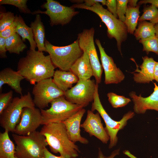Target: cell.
Listing matches in <instances>:
<instances>
[{
  "mask_svg": "<svg viewBox=\"0 0 158 158\" xmlns=\"http://www.w3.org/2000/svg\"><path fill=\"white\" fill-rule=\"evenodd\" d=\"M53 80L61 90L65 92L79 80L78 78L70 71L57 70L55 71Z\"/></svg>",
  "mask_w": 158,
  "mask_h": 158,
  "instance_id": "21",
  "label": "cell"
},
{
  "mask_svg": "<svg viewBox=\"0 0 158 158\" xmlns=\"http://www.w3.org/2000/svg\"><path fill=\"white\" fill-rule=\"evenodd\" d=\"M72 2L77 3V4L81 3L83 5L90 7L93 6L96 3L99 2L101 3L103 5H106V0H71Z\"/></svg>",
  "mask_w": 158,
  "mask_h": 158,
  "instance_id": "36",
  "label": "cell"
},
{
  "mask_svg": "<svg viewBox=\"0 0 158 158\" xmlns=\"http://www.w3.org/2000/svg\"><path fill=\"white\" fill-rule=\"evenodd\" d=\"M108 99L112 107L117 108L125 106L131 102V99L124 96L118 95L113 92L107 94Z\"/></svg>",
  "mask_w": 158,
  "mask_h": 158,
  "instance_id": "29",
  "label": "cell"
},
{
  "mask_svg": "<svg viewBox=\"0 0 158 158\" xmlns=\"http://www.w3.org/2000/svg\"><path fill=\"white\" fill-rule=\"evenodd\" d=\"M154 79L158 83V62H156L154 68Z\"/></svg>",
  "mask_w": 158,
  "mask_h": 158,
  "instance_id": "42",
  "label": "cell"
},
{
  "mask_svg": "<svg viewBox=\"0 0 158 158\" xmlns=\"http://www.w3.org/2000/svg\"><path fill=\"white\" fill-rule=\"evenodd\" d=\"M12 136L16 144L15 156L18 158H43L48 145L45 138L40 132L35 131L26 135L14 133Z\"/></svg>",
  "mask_w": 158,
  "mask_h": 158,
  "instance_id": "4",
  "label": "cell"
},
{
  "mask_svg": "<svg viewBox=\"0 0 158 158\" xmlns=\"http://www.w3.org/2000/svg\"><path fill=\"white\" fill-rule=\"evenodd\" d=\"M15 16L11 12H1L0 14V32L12 24L15 21Z\"/></svg>",
  "mask_w": 158,
  "mask_h": 158,
  "instance_id": "32",
  "label": "cell"
},
{
  "mask_svg": "<svg viewBox=\"0 0 158 158\" xmlns=\"http://www.w3.org/2000/svg\"><path fill=\"white\" fill-rule=\"evenodd\" d=\"M123 153L130 158H137L132 154L128 150H125L123 152Z\"/></svg>",
  "mask_w": 158,
  "mask_h": 158,
  "instance_id": "44",
  "label": "cell"
},
{
  "mask_svg": "<svg viewBox=\"0 0 158 158\" xmlns=\"http://www.w3.org/2000/svg\"><path fill=\"white\" fill-rule=\"evenodd\" d=\"M155 35L158 38V23L154 25Z\"/></svg>",
  "mask_w": 158,
  "mask_h": 158,
  "instance_id": "45",
  "label": "cell"
},
{
  "mask_svg": "<svg viewBox=\"0 0 158 158\" xmlns=\"http://www.w3.org/2000/svg\"><path fill=\"white\" fill-rule=\"evenodd\" d=\"M139 8V5L135 8L128 6L124 23L127 27L128 33L131 34H134L138 23L140 13Z\"/></svg>",
  "mask_w": 158,
  "mask_h": 158,
  "instance_id": "26",
  "label": "cell"
},
{
  "mask_svg": "<svg viewBox=\"0 0 158 158\" xmlns=\"http://www.w3.org/2000/svg\"><path fill=\"white\" fill-rule=\"evenodd\" d=\"M43 158H64L62 156H56L54 155L49 152L47 149L46 147L44 149V154ZM83 158H87L85 157Z\"/></svg>",
  "mask_w": 158,
  "mask_h": 158,
  "instance_id": "40",
  "label": "cell"
},
{
  "mask_svg": "<svg viewBox=\"0 0 158 158\" xmlns=\"http://www.w3.org/2000/svg\"><path fill=\"white\" fill-rule=\"evenodd\" d=\"M85 111V109L83 108L62 122L66 127L70 139L74 143L79 142L82 144H87L89 142L87 139L82 137L80 134V123Z\"/></svg>",
  "mask_w": 158,
  "mask_h": 158,
  "instance_id": "17",
  "label": "cell"
},
{
  "mask_svg": "<svg viewBox=\"0 0 158 158\" xmlns=\"http://www.w3.org/2000/svg\"><path fill=\"white\" fill-rule=\"evenodd\" d=\"M83 52L82 56L75 62L70 70L79 80L90 79L93 76V70L88 56L86 52Z\"/></svg>",
  "mask_w": 158,
  "mask_h": 158,
  "instance_id": "20",
  "label": "cell"
},
{
  "mask_svg": "<svg viewBox=\"0 0 158 158\" xmlns=\"http://www.w3.org/2000/svg\"><path fill=\"white\" fill-rule=\"evenodd\" d=\"M15 21L16 24V33L21 37L24 42L26 39L28 40L30 46V49L35 50L37 45L34 39L32 28L26 25L20 15L15 16Z\"/></svg>",
  "mask_w": 158,
  "mask_h": 158,
  "instance_id": "23",
  "label": "cell"
},
{
  "mask_svg": "<svg viewBox=\"0 0 158 158\" xmlns=\"http://www.w3.org/2000/svg\"><path fill=\"white\" fill-rule=\"evenodd\" d=\"M143 46V51L148 54L150 52L155 53L158 55V38L155 35L144 40H139Z\"/></svg>",
  "mask_w": 158,
  "mask_h": 158,
  "instance_id": "30",
  "label": "cell"
},
{
  "mask_svg": "<svg viewBox=\"0 0 158 158\" xmlns=\"http://www.w3.org/2000/svg\"><path fill=\"white\" fill-rule=\"evenodd\" d=\"M143 62L139 67L133 58L131 59L134 61L137 67L135 71L133 72V79L137 83H149L154 79V72L156 61L152 57L147 56L142 57Z\"/></svg>",
  "mask_w": 158,
  "mask_h": 158,
  "instance_id": "18",
  "label": "cell"
},
{
  "mask_svg": "<svg viewBox=\"0 0 158 158\" xmlns=\"http://www.w3.org/2000/svg\"><path fill=\"white\" fill-rule=\"evenodd\" d=\"M16 33V24L14 21L6 28L4 30L0 32V37L6 38Z\"/></svg>",
  "mask_w": 158,
  "mask_h": 158,
  "instance_id": "35",
  "label": "cell"
},
{
  "mask_svg": "<svg viewBox=\"0 0 158 158\" xmlns=\"http://www.w3.org/2000/svg\"><path fill=\"white\" fill-rule=\"evenodd\" d=\"M32 93L35 105L40 109L47 107L49 104L56 98L64 96L65 92L59 89L50 78L34 85Z\"/></svg>",
  "mask_w": 158,
  "mask_h": 158,
  "instance_id": "11",
  "label": "cell"
},
{
  "mask_svg": "<svg viewBox=\"0 0 158 158\" xmlns=\"http://www.w3.org/2000/svg\"><path fill=\"white\" fill-rule=\"evenodd\" d=\"M13 92L10 90L0 95V114L10 104L13 99Z\"/></svg>",
  "mask_w": 158,
  "mask_h": 158,
  "instance_id": "34",
  "label": "cell"
},
{
  "mask_svg": "<svg viewBox=\"0 0 158 158\" xmlns=\"http://www.w3.org/2000/svg\"><path fill=\"white\" fill-rule=\"evenodd\" d=\"M8 131L0 133V158H15L16 146L10 139Z\"/></svg>",
  "mask_w": 158,
  "mask_h": 158,
  "instance_id": "24",
  "label": "cell"
},
{
  "mask_svg": "<svg viewBox=\"0 0 158 158\" xmlns=\"http://www.w3.org/2000/svg\"><path fill=\"white\" fill-rule=\"evenodd\" d=\"M106 5L107 10L114 16L118 17L117 14V2L116 0H107Z\"/></svg>",
  "mask_w": 158,
  "mask_h": 158,
  "instance_id": "37",
  "label": "cell"
},
{
  "mask_svg": "<svg viewBox=\"0 0 158 158\" xmlns=\"http://www.w3.org/2000/svg\"><path fill=\"white\" fill-rule=\"evenodd\" d=\"M95 42L99 49L102 66L104 71V83L107 85L120 83L124 80V74L117 67L113 58L106 54L100 40L96 39Z\"/></svg>",
  "mask_w": 158,
  "mask_h": 158,
  "instance_id": "14",
  "label": "cell"
},
{
  "mask_svg": "<svg viewBox=\"0 0 158 158\" xmlns=\"http://www.w3.org/2000/svg\"><path fill=\"white\" fill-rule=\"evenodd\" d=\"M55 67L49 55L45 56L42 51L30 49L25 56L20 59L17 71L31 84L35 85L53 77Z\"/></svg>",
  "mask_w": 158,
  "mask_h": 158,
  "instance_id": "1",
  "label": "cell"
},
{
  "mask_svg": "<svg viewBox=\"0 0 158 158\" xmlns=\"http://www.w3.org/2000/svg\"><path fill=\"white\" fill-rule=\"evenodd\" d=\"M150 4L158 8V0H142L138 3V5L140 6L142 4Z\"/></svg>",
  "mask_w": 158,
  "mask_h": 158,
  "instance_id": "41",
  "label": "cell"
},
{
  "mask_svg": "<svg viewBox=\"0 0 158 158\" xmlns=\"http://www.w3.org/2000/svg\"><path fill=\"white\" fill-rule=\"evenodd\" d=\"M44 44L46 52L49 54L53 64L61 71H70L83 53L78 40L68 45L59 47L52 45L45 39Z\"/></svg>",
  "mask_w": 158,
  "mask_h": 158,
  "instance_id": "5",
  "label": "cell"
},
{
  "mask_svg": "<svg viewBox=\"0 0 158 158\" xmlns=\"http://www.w3.org/2000/svg\"><path fill=\"white\" fill-rule=\"evenodd\" d=\"M50 103L51 107L49 109H40L41 125L62 122L83 108L82 106L68 101L64 96L56 98Z\"/></svg>",
  "mask_w": 158,
  "mask_h": 158,
  "instance_id": "8",
  "label": "cell"
},
{
  "mask_svg": "<svg viewBox=\"0 0 158 158\" xmlns=\"http://www.w3.org/2000/svg\"><path fill=\"white\" fill-rule=\"evenodd\" d=\"M27 0H1L0 4L13 5L18 8L19 11L25 13H31L30 10L26 5Z\"/></svg>",
  "mask_w": 158,
  "mask_h": 158,
  "instance_id": "31",
  "label": "cell"
},
{
  "mask_svg": "<svg viewBox=\"0 0 158 158\" xmlns=\"http://www.w3.org/2000/svg\"><path fill=\"white\" fill-rule=\"evenodd\" d=\"M35 106L29 92L20 97L14 98L0 114L1 126L5 130L13 133L16 126L20 121L23 108L25 107H34Z\"/></svg>",
  "mask_w": 158,
  "mask_h": 158,
  "instance_id": "7",
  "label": "cell"
},
{
  "mask_svg": "<svg viewBox=\"0 0 158 158\" xmlns=\"http://www.w3.org/2000/svg\"><path fill=\"white\" fill-rule=\"evenodd\" d=\"M95 29L93 28L85 29L78 35L79 46L83 51L86 52L89 59L93 72V76L96 82L100 83L101 81L103 69L100 64L94 41Z\"/></svg>",
  "mask_w": 158,
  "mask_h": 158,
  "instance_id": "10",
  "label": "cell"
},
{
  "mask_svg": "<svg viewBox=\"0 0 158 158\" xmlns=\"http://www.w3.org/2000/svg\"><path fill=\"white\" fill-rule=\"evenodd\" d=\"M25 79L17 71L10 68H6L0 72V90L5 84H7L16 93L22 95L20 82Z\"/></svg>",
  "mask_w": 158,
  "mask_h": 158,
  "instance_id": "19",
  "label": "cell"
},
{
  "mask_svg": "<svg viewBox=\"0 0 158 158\" xmlns=\"http://www.w3.org/2000/svg\"><path fill=\"white\" fill-rule=\"evenodd\" d=\"M149 20L154 25L158 23V8L151 5L145 7L138 21Z\"/></svg>",
  "mask_w": 158,
  "mask_h": 158,
  "instance_id": "28",
  "label": "cell"
},
{
  "mask_svg": "<svg viewBox=\"0 0 158 158\" xmlns=\"http://www.w3.org/2000/svg\"><path fill=\"white\" fill-rule=\"evenodd\" d=\"M6 38L0 37V57L1 58H7L6 49L5 44Z\"/></svg>",
  "mask_w": 158,
  "mask_h": 158,
  "instance_id": "38",
  "label": "cell"
},
{
  "mask_svg": "<svg viewBox=\"0 0 158 158\" xmlns=\"http://www.w3.org/2000/svg\"><path fill=\"white\" fill-rule=\"evenodd\" d=\"M100 116L98 112L94 114L91 110H88L86 118L81 124L80 127L90 136H94L103 143L107 144L109 140V137L103 126Z\"/></svg>",
  "mask_w": 158,
  "mask_h": 158,
  "instance_id": "15",
  "label": "cell"
},
{
  "mask_svg": "<svg viewBox=\"0 0 158 158\" xmlns=\"http://www.w3.org/2000/svg\"><path fill=\"white\" fill-rule=\"evenodd\" d=\"M15 158H17V157H16L15 156Z\"/></svg>",
  "mask_w": 158,
  "mask_h": 158,
  "instance_id": "46",
  "label": "cell"
},
{
  "mask_svg": "<svg viewBox=\"0 0 158 158\" xmlns=\"http://www.w3.org/2000/svg\"><path fill=\"white\" fill-rule=\"evenodd\" d=\"M41 7L45 9L46 11H42L38 10L33 11L31 14L33 15L41 13L47 15L49 17L50 24L51 26L66 25L71 21L74 16L79 13L72 6L63 5L59 2L54 0H47Z\"/></svg>",
  "mask_w": 158,
  "mask_h": 158,
  "instance_id": "9",
  "label": "cell"
},
{
  "mask_svg": "<svg viewBox=\"0 0 158 158\" xmlns=\"http://www.w3.org/2000/svg\"><path fill=\"white\" fill-rule=\"evenodd\" d=\"M71 6L75 8L88 10L96 14L106 26L108 37L110 39L114 38L116 40L118 49L122 54L121 44L127 40L128 33L124 23L114 16L99 2L90 7L85 6L81 3L74 4Z\"/></svg>",
  "mask_w": 158,
  "mask_h": 158,
  "instance_id": "3",
  "label": "cell"
},
{
  "mask_svg": "<svg viewBox=\"0 0 158 158\" xmlns=\"http://www.w3.org/2000/svg\"><path fill=\"white\" fill-rule=\"evenodd\" d=\"M96 83L94 80H79L64 93L66 100L73 104L87 107L93 101Z\"/></svg>",
  "mask_w": 158,
  "mask_h": 158,
  "instance_id": "12",
  "label": "cell"
},
{
  "mask_svg": "<svg viewBox=\"0 0 158 158\" xmlns=\"http://www.w3.org/2000/svg\"><path fill=\"white\" fill-rule=\"evenodd\" d=\"M153 92L149 96L143 97L141 95L138 96L135 92L131 91L129 96L132 99L134 112L137 114H144L148 110H155L158 112V86L154 83Z\"/></svg>",
  "mask_w": 158,
  "mask_h": 158,
  "instance_id": "16",
  "label": "cell"
},
{
  "mask_svg": "<svg viewBox=\"0 0 158 158\" xmlns=\"http://www.w3.org/2000/svg\"><path fill=\"white\" fill-rule=\"evenodd\" d=\"M30 27L32 30L34 39L38 50L46 52L44 44L45 39L44 27L39 14L36 15L34 21L31 23Z\"/></svg>",
  "mask_w": 158,
  "mask_h": 158,
  "instance_id": "22",
  "label": "cell"
},
{
  "mask_svg": "<svg viewBox=\"0 0 158 158\" xmlns=\"http://www.w3.org/2000/svg\"><path fill=\"white\" fill-rule=\"evenodd\" d=\"M120 152L119 149L115 150L112 152L109 156H106L103 154L100 148H99L97 158H114L116 156L119 154Z\"/></svg>",
  "mask_w": 158,
  "mask_h": 158,
  "instance_id": "39",
  "label": "cell"
},
{
  "mask_svg": "<svg viewBox=\"0 0 158 158\" xmlns=\"http://www.w3.org/2000/svg\"><path fill=\"white\" fill-rule=\"evenodd\" d=\"M40 109L34 107L23 108L20 122L13 133L20 135H26L35 131L41 125Z\"/></svg>",
  "mask_w": 158,
  "mask_h": 158,
  "instance_id": "13",
  "label": "cell"
},
{
  "mask_svg": "<svg viewBox=\"0 0 158 158\" xmlns=\"http://www.w3.org/2000/svg\"><path fill=\"white\" fill-rule=\"evenodd\" d=\"M40 132L45 138L52 152L59 153L64 158H76L79 156V147L70 139L63 123L44 125Z\"/></svg>",
  "mask_w": 158,
  "mask_h": 158,
  "instance_id": "2",
  "label": "cell"
},
{
  "mask_svg": "<svg viewBox=\"0 0 158 158\" xmlns=\"http://www.w3.org/2000/svg\"><path fill=\"white\" fill-rule=\"evenodd\" d=\"M6 49L10 53L19 54L26 48L27 46L17 33L6 38Z\"/></svg>",
  "mask_w": 158,
  "mask_h": 158,
  "instance_id": "27",
  "label": "cell"
},
{
  "mask_svg": "<svg viewBox=\"0 0 158 158\" xmlns=\"http://www.w3.org/2000/svg\"><path fill=\"white\" fill-rule=\"evenodd\" d=\"M128 0H117V14L118 19L124 23Z\"/></svg>",
  "mask_w": 158,
  "mask_h": 158,
  "instance_id": "33",
  "label": "cell"
},
{
  "mask_svg": "<svg viewBox=\"0 0 158 158\" xmlns=\"http://www.w3.org/2000/svg\"><path fill=\"white\" fill-rule=\"evenodd\" d=\"M138 2L137 0H128V7L135 8L138 6L137 3Z\"/></svg>",
  "mask_w": 158,
  "mask_h": 158,
  "instance_id": "43",
  "label": "cell"
},
{
  "mask_svg": "<svg viewBox=\"0 0 158 158\" xmlns=\"http://www.w3.org/2000/svg\"><path fill=\"white\" fill-rule=\"evenodd\" d=\"M154 25L146 21H139L138 28L134 33L137 40H144L154 36Z\"/></svg>",
  "mask_w": 158,
  "mask_h": 158,
  "instance_id": "25",
  "label": "cell"
},
{
  "mask_svg": "<svg viewBox=\"0 0 158 158\" xmlns=\"http://www.w3.org/2000/svg\"><path fill=\"white\" fill-rule=\"evenodd\" d=\"M98 84L96 83L95 92L91 110H95L98 112L103 119L106 125L105 128L109 137V149L115 146L118 142L117 134L119 130L123 129L126 126L127 121L133 118L134 112L130 111L125 114L119 121H116L112 119L107 113L101 102L98 91Z\"/></svg>",
  "mask_w": 158,
  "mask_h": 158,
  "instance_id": "6",
  "label": "cell"
}]
</instances>
